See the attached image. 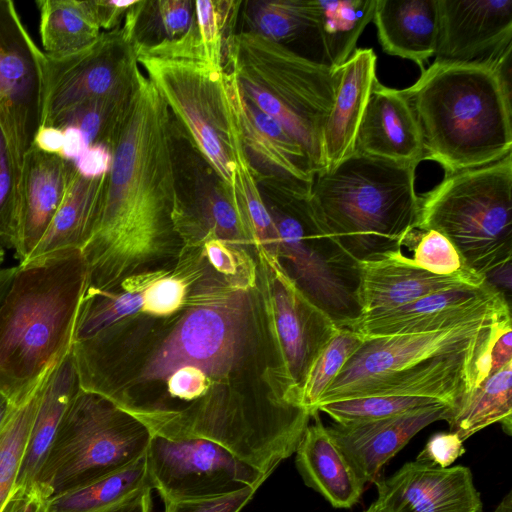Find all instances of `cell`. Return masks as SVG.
<instances>
[{
  "label": "cell",
  "instance_id": "57",
  "mask_svg": "<svg viewBox=\"0 0 512 512\" xmlns=\"http://www.w3.org/2000/svg\"><path fill=\"white\" fill-rule=\"evenodd\" d=\"M494 512H512V493L508 492L498 504Z\"/></svg>",
  "mask_w": 512,
  "mask_h": 512
},
{
  "label": "cell",
  "instance_id": "47",
  "mask_svg": "<svg viewBox=\"0 0 512 512\" xmlns=\"http://www.w3.org/2000/svg\"><path fill=\"white\" fill-rule=\"evenodd\" d=\"M77 172L89 179L106 175L112 165L111 149L101 143L89 145L74 162Z\"/></svg>",
  "mask_w": 512,
  "mask_h": 512
},
{
  "label": "cell",
  "instance_id": "58",
  "mask_svg": "<svg viewBox=\"0 0 512 512\" xmlns=\"http://www.w3.org/2000/svg\"><path fill=\"white\" fill-rule=\"evenodd\" d=\"M364 512H388V510L379 499H376Z\"/></svg>",
  "mask_w": 512,
  "mask_h": 512
},
{
  "label": "cell",
  "instance_id": "45",
  "mask_svg": "<svg viewBox=\"0 0 512 512\" xmlns=\"http://www.w3.org/2000/svg\"><path fill=\"white\" fill-rule=\"evenodd\" d=\"M257 490L250 487L220 497L166 502L164 512H240Z\"/></svg>",
  "mask_w": 512,
  "mask_h": 512
},
{
  "label": "cell",
  "instance_id": "48",
  "mask_svg": "<svg viewBox=\"0 0 512 512\" xmlns=\"http://www.w3.org/2000/svg\"><path fill=\"white\" fill-rule=\"evenodd\" d=\"M136 1L87 0V6L100 29L105 32L119 28Z\"/></svg>",
  "mask_w": 512,
  "mask_h": 512
},
{
  "label": "cell",
  "instance_id": "30",
  "mask_svg": "<svg viewBox=\"0 0 512 512\" xmlns=\"http://www.w3.org/2000/svg\"><path fill=\"white\" fill-rule=\"evenodd\" d=\"M105 180L106 175L85 178L75 168L56 214L28 260L84 247L93 230Z\"/></svg>",
  "mask_w": 512,
  "mask_h": 512
},
{
  "label": "cell",
  "instance_id": "40",
  "mask_svg": "<svg viewBox=\"0 0 512 512\" xmlns=\"http://www.w3.org/2000/svg\"><path fill=\"white\" fill-rule=\"evenodd\" d=\"M440 404L446 403L428 397L370 396L321 404L316 410L327 414L336 423L346 424L392 417Z\"/></svg>",
  "mask_w": 512,
  "mask_h": 512
},
{
  "label": "cell",
  "instance_id": "25",
  "mask_svg": "<svg viewBox=\"0 0 512 512\" xmlns=\"http://www.w3.org/2000/svg\"><path fill=\"white\" fill-rule=\"evenodd\" d=\"M318 411L312 413L295 451V465L306 486L339 509L353 507L362 497L365 483L334 442Z\"/></svg>",
  "mask_w": 512,
  "mask_h": 512
},
{
  "label": "cell",
  "instance_id": "7",
  "mask_svg": "<svg viewBox=\"0 0 512 512\" xmlns=\"http://www.w3.org/2000/svg\"><path fill=\"white\" fill-rule=\"evenodd\" d=\"M416 229L444 235L483 277L512 260V154L445 176L420 196Z\"/></svg>",
  "mask_w": 512,
  "mask_h": 512
},
{
  "label": "cell",
  "instance_id": "36",
  "mask_svg": "<svg viewBox=\"0 0 512 512\" xmlns=\"http://www.w3.org/2000/svg\"><path fill=\"white\" fill-rule=\"evenodd\" d=\"M233 202L242 210L258 254L278 259L279 234L250 168L244 160L234 175Z\"/></svg>",
  "mask_w": 512,
  "mask_h": 512
},
{
  "label": "cell",
  "instance_id": "12",
  "mask_svg": "<svg viewBox=\"0 0 512 512\" xmlns=\"http://www.w3.org/2000/svg\"><path fill=\"white\" fill-rule=\"evenodd\" d=\"M259 258L264 309L275 354L269 394L281 404L299 406L300 388L338 327L299 290L279 259L263 254Z\"/></svg>",
  "mask_w": 512,
  "mask_h": 512
},
{
  "label": "cell",
  "instance_id": "29",
  "mask_svg": "<svg viewBox=\"0 0 512 512\" xmlns=\"http://www.w3.org/2000/svg\"><path fill=\"white\" fill-rule=\"evenodd\" d=\"M79 388V378L70 352L43 385L14 489H29L36 484L62 418Z\"/></svg>",
  "mask_w": 512,
  "mask_h": 512
},
{
  "label": "cell",
  "instance_id": "8",
  "mask_svg": "<svg viewBox=\"0 0 512 512\" xmlns=\"http://www.w3.org/2000/svg\"><path fill=\"white\" fill-rule=\"evenodd\" d=\"M170 113L233 200L234 175L247 159L226 69L137 54Z\"/></svg>",
  "mask_w": 512,
  "mask_h": 512
},
{
  "label": "cell",
  "instance_id": "38",
  "mask_svg": "<svg viewBox=\"0 0 512 512\" xmlns=\"http://www.w3.org/2000/svg\"><path fill=\"white\" fill-rule=\"evenodd\" d=\"M194 1L140 0L134 28L135 46H153L183 36L192 21Z\"/></svg>",
  "mask_w": 512,
  "mask_h": 512
},
{
  "label": "cell",
  "instance_id": "4",
  "mask_svg": "<svg viewBox=\"0 0 512 512\" xmlns=\"http://www.w3.org/2000/svg\"><path fill=\"white\" fill-rule=\"evenodd\" d=\"M403 91L419 123L424 159L445 176L511 153L512 103L487 62L435 60Z\"/></svg>",
  "mask_w": 512,
  "mask_h": 512
},
{
  "label": "cell",
  "instance_id": "35",
  "mask_svg": "<svg viewBox=\"0 0 512 512\" xmlns=\"http://www.w3.org/2000/svg\"><path fill=\"white\" fill-rule=\"evenodd\" d=\"M142 309V293L85 287L79 305L73 343L91 339Z\"/></svg>",
  "mask_w": 512,
  "mask_h": 512
},
{
  "label": "cell",
  "instance_id": "15",
  "mask_svg": "<svg viewBox=\"0 0 512 512\" xmlns=\"http://www.w3.org/2000/svg\"><path fill=\"white\" fill-rule=\"evenodd\" d=\"M45 64L14 2L0 0V127L20 175L41 124Z\"/></svg>",
  "mask_w": 512,
  "mask_h": 512
},
{
  "label": "cell",
  "instance_id": "1",
  "mask_svg": "<svg viewBox=\"0 0 512 512\" xmlns=\"http://www.w3.org/2000/svg\"><path fill=\"white\" fill-rule=\"evenodd\" d=\"M111 151L97 217L81 249L86 287L98 290L116 288L181 242L171 113L141 70Z\"/></svg>",
  "mask_w": 512,
  "mask_h": 512
},
{
  "label": "cell",
  "instance_id": "9",
  "mask_svg": "<svg viewBox=\"0 0 512 512\" xmlns=\"http://www.w3.org/2000/svg\"><path fill=\"white\" fill-rule=\"evenodd\" d=\"M148 428L110 399L81 387L71 400L36 480L50 498L142 458Z\"/></svg>",
  "mask_w": 512,
  "mask_h": 512
},
{
  "label": "cell",
  "instance_id": "56",
  "mask_svg": "<svg viewBox=\"0 0 512 512\" xmlns=\"http://www.w3.org/2000/svg\"><path fill=\"white\" fill-rule=\"evenodd\" d=\"M13 407L15 406H13L8 398L0 392V426L3 424Z\"/></svg>",
  "mask_w": 512,
  "mask_h": 512
},
{
  "label": "cell",
  "instance_id": "3",
  "mask_svg": "<svg viewBox=\"0 0 512 512\" xmlns=\"http://www.w3.org/2000/svg\"><path fill=\"white\" fill-rule=\"evenodd\" d=\"M86 283L79 249L16 266L0 302V392L13 406L26 403L71 352Z\"/></svg>",
  "mask_w": 512,
  "mask_h": 512
},
{
  "label": "cell",
  "instance_id": "46",
  "mask_svg": "<svg viewBox=\"0 0 512 512\" xmlns=\"http://www.w3.org/2000/svg\"><path fill=\"white\" fill-rule=\"evenodd\" d=\"M463 443L456 433H435L429 438L416 460L426 461L441 468L450 467L465 453Z\"/></svg>",
  "mask_w": 512,
  "mask_h": 512
},
{
  "label": "cell",
  "instance_id": "41",
  "mask_svg": "<svg viewBox=\"0 0 512 512\" xmlns=\"http://www.w3.org/2000/svg\"><path fill=\"white\" fill-rule=\"evenodd\" d=\"M201 248V257L227 282L252 289L255 266L245 248L228 243L211 235L199 237L189 246Z\"/></svg>",
  "mask_w": 512,
  "mask_h": 512
},
{
  "label": "cell",
  "instance_id": "24",
  "mask_svg": "<svg viewBox=\"0 0 512 512\" xmlns=\"http://www.w3.org/2000/svg\"><path fill=\"white\" fill-rule=\"evenodd\" d=\"M372 49H355L336 69L333 104L323 128L325 168L330 169L355 152V141L376 75ZM323 169V170H324Z\"/></svg>",
  "mask_w": 512,
  "mask_h": 512
},
{
  "label": "cell",
  "instance_id": "19",
  "mask_svg": "<svg viewBox=\"0 0 512 512\" xmlns=\"http://www.w3.org/2000/svg\"><path fill=\"white\" fill-rule=\"evenodd\" d=\"M435 60L481 62L512 44V0H439Z\"/></svg>",
  "mask_w": 512,
  "mask_h": 512
},
{
  "label": "cell",
  "instance_id": "28",
  "mask_svg": "<svg viewBox=\"0 0 512 512\" xmlns=\"http://www.w3.org/2000/svg\"><path fill=\"white\" fill-rule=\"evenodd\" d=\"M251 32L277 42L304 59L332 68L311 0H255L246 3Z\"/></svg>",
  "mask_w": 512,
  "mask_h": 512
},
{
  "label": "cell",
  "instance_id": "16",
  "mask_svg": "<svg viewBox=\"0 0 512 512\" xmlns=\"http://www.w3.org/2000/svg\"><path fill=\"white\" fill-rule=\"evenodd\" d=\"M243 145L253 176L272 198H307L316 172L301 145L275 119L256 107L226 69Z\"/></svg>",
  "mask_w": 512,
  "mask_h": 512
},
{
  "label": "cell",
  "instance_id": "53",
  "mask_svg": "<svg viewBox=\"0 0 512 512\" xmlns=\"http://www.w3.org/2000/svg\"><path fill=\"white\" fill-rule=\"evenodd\" d=\"M511 260L484 275L485 282L498 290L510 304L512 289Z\"/></svg>",
  "mask_w": 512,
  "mask_h": 512
},
{
  "label": "cell",
  "instance_id": "50",
  "mask_svg": "<svg viewBox=\"0 0 512 512\" xmlns=\"http://www.w3.org/2000/svg\"><path fill=\"white\" fill-rule=\"evenodd\" d=\"M64 144L63 129L54 126L40 125L37 129L32 145L38 150L61 157Z\"/></svg>",
  "mask_w": 512,
  "mask_h": 512
},
{
  "label": "cell",
  "instance_id": "31",
  "mask_svg": "<svg viewBox=\"0 0 512 512\" xmlns=\"http://www.w3.org/2000/svg\"><path fill=\"white\" fill-rule=\"evenodd\" d=\"M449 431L462 441L480 430L500 423L507 435L512 432V362L490 374L445 416Z\"/></svg>",
  "mask_w": 512,
  "mask_h": 512
},
{
  "label": "cell",
  "instance_id": "34",
  "mask_svg": "<svg viewBox=\"0 0 512 512\" xmlns=\"http://www.w3.org/2000/svg\"><path fill=\"white\" fill-rule=\"evenodd\" d=\"M332 68L355 51L365 27L373 19L376 0H311Z\"/></svg>",
  "mask_w": 512,
  "mask_h": 512
},
{
  "label": "cell",
  "instance_id": "27",
  "mask_svg": "<svg viewBox=\"0 0 512 512\" xmlns=\"http://www.w3.org/2000/svg\"><path fill=\"white\" fill-rule=\"evenodd\" d=\"M372 21L384 52L411 60L421 72L435 56L439 29V0H376Z\"/></svg>",
  "mask_w": 512,
  "mask_h": 512
},
{
  "label": "cell",
  "instance_id": "5",
  "mask_svg": "<svg viewBox=\"0 0 512 512\" xmlns=\"http://www.w3.org/2000/svg\"><path fill=\"white\" fill-rule=\"evenodd\" d=\"M417 166L354 152L315 175L311 207L358 262L400 251L417 228Z\"/></svg>",
  "mask_w": 512,
  "mask_h": 512
},
{
  "label": "cell",
  "instance_id": "39",
  "mask_svg": "<svg viewBox=\"0 0 512 512\" xmlns=\"http://www.w3.org/2000/svg\"><path fill=\"white\" fill-rule=\"evenodd\" d=\"M364 338L346 327H338L309 370L298 396V404L312 413L348 359L358 350Z\"/></svg>",
  "mask_w": 512,
  "mask_h": 512
},
{
  "label": "cell",
  "instance_id": "11",
  "mask_svg": "<svg viewBox=\"0 0 512 512\" xmlns=\"http://www.w3.org/2000/svg\"><path fill=\"white\" fill-rule=\"evenodd\" d=\"M310 197L274 200L278 259L299 290L337 327L362 316L360 268L316 217Z\"/></svg>",
  "mask_w": 512,
  "mask_h": 512
},
{
  "label": "cell",
  "instance_id": "44",
  "mask_svg": "<svg viewBox=\"0 0 512 512\" xmlns=\"http://www.w3.org/2000/svg\"><path fill=\"white\" fill-rule=\"evenodd\" d=\"M188 292L189 282L185 277L162 271L143 290L141 311L152 316H169L186 303Z\"/></svg>",
  "mask_w": 512,
  "mask_h": 512
},
{
  "label": "cell",
  "instance_id": "55",
  "mask_svg": "<svg viewBox=\"0 0 512 512\" xmlns=\"http://www.w3.org/2000/svg\"><path fill=\"white\" fill-rule=\"evenodd\" d=\"M15 267L0 268V302L5 295L15 273Z\"/></svg>",
  "mask_w": 512,
  "mask_h": 512
},
{
  "label": "cell",
  "instance_id": "43",
  "mask_svg": "<svg viewBox=\"0 0 512 512\" xmlns=\"http://www.w3.org/2000/svg\"><path fill=\"white\" fill-rule=\"evenodd\" d=\"M411 259L418 267L436 275L470 270L452 243L435 230L424 231L415 245Z\"/></svg>",
  "mask_w": 512,
  "mask_h": 512
},
{
  "label": "cell",
  "instance_id": "23",
  "mask_svg": "<svg viewBox=\"0 0 512 512\" xmlns=\"http://www.w3.org/2000/svg\"><path fill=\"white\" fill-rule=\"evenodd\" d=\"M355 152L395 162L424 160L419 123L403 89L376 80L358 128Z\"/></svg>",
  "mask_w": 512,
  "mask_h": 512
},
{
  "label": "cell",
  "instance_id": "49",
  "mask_svg": "<svg viewBox=\"0 0 512 512\" xmlns=\"http://www.w3.org/2000/svg\"><path fill=\"white\" fill-rule=\"evenodd\" d=\"M0 512H48V498L36 484L29 489H14Z\"/></svg>",
  "mask_w": 512,
  "mask_h": 512
},
{
  "label": "cell",
  "instance_id": "32",
  "mask_svg": "<svg viewBox=\"0 0 512 512\" xmlns=\"http://www.w3.org/2000/svg\"><path fill=\"white\" fill-rule=\"evenodd\" d=\"M151 487L145 455L126 468L48 498V512H111Z\"/></svg>",
  "mask_w": 512,
  "mask_h": 512
},
{
  "label": "cell",
  "instance_id": "54",
  "mask_svg": "<svg viewBox=\"0 0 512 512\" xmlns=\"http://www.w3.org/2000/svg\"><path fill=\"white\" fill-rule=\"evenodd\" d=\"M152 488L148 487L111 512H151Z\"/></svg>",
  "mask_w": 512,
  "mask_h": 512
},
{
  "label": "cell",
  "instance_id": "21",
  "mask_svg": "<svg viewBox=\"0 0 512 512\" xmlns=\"http://www.w3.org/2000/svg\"><path fill=\"white\" fill-rule=\"evenodd\" d=\"M359 268L362 316L395 309L438 291L479 287L485 282L483 276L472 270L451 275L430 273L415 265L401 250L359 262Z\"/></svg>",
  "mask_w": 512,
  "mask_h": 512
},
{
  "label": "cell",
  "instance_id": "33",
  "mask_svg": "<svg viewBox=\"0 0 512 512\" xmlns=\"http://www.w3.org/2000/svg\"><path fill=\"white\" fill-rule=\"evenodd\" d=\"M43 52L61 56L92 44L102 33L86 1L38 0Z\"/></svg>",
  "mask_w": 512,
  "mask_h": 512
},
{
  "label": "cell",
  "instance_id": "20",
  "mask_svg": "<svg viewBox=\"0 0 512 512\" xmlns=\"http://www.w3.org/2000/svg\"><path fill=\"white\" fill-rule=\"evenodd\" d=\"M451 406L440 404L392 417L332 423L327 430L352 468L366 484L375 482L382 468L428 425L444 420Z\"/></svg>",
  "mask_w": 512,
  "mask_h": 512
},
{
  "label": "cell",
  "instance_id": "42",
  "mask_svg": "<svg viewBox=\"0 0 512 512\" xmlns=\"http://www.w3.org/2000/svg\"><path fill=\"white\" fill-rule=\"evenodd\" d=\"M20 176L0 127V245L9 248L15 235Z\"/></svg>",
  "mask_w": 512,
  "mask_h": 512
},
{
  "label": "cell",
  "instance_id": "10",
  "mask_svg": "<svg viewBox=\"0 0 512 512\" xmlns=\"http://www.w3.org/2000/svg\"><path fill=\"white\" fill-rule=\"evenodd\" d=\"M251 289L207 279L188 296L189 307L142 367L137 382L166 380L192 365L223 380L242 357L252 316Z\"/></svg>",
  "mask_w": 512,
  "mask_h": 512
},
{
  "label": "cell",
  "instance_id": "37",
  "mask_svg": "<svg viewBox=\"0 0 512 512\" xmlns=\"http://www.w3.org/2000/svg\"><path fill=\"white\" fill-rule=\"evenodd\" d=\"M43 385L0 426V510L15 488Z\"/></svg>",
  "mask_w": 512,
  "mask_h": 512
},
{
  "label": "cell",
  "instance_id": "14",
  "mask_svg": "<svg viewBox=\"0 0 512 512\" xmlns=\"http://www.w3.org/2000/svg\"><path fill=\"white\" fill-rule=\"evenodd\" d=\"M148 477L163 502L220 497L260 488L266 478L221 444L201 438L152 435L146 454Z\"/></svg>",
  "mask_w": 512,
  "mask_h": 512
},
{
  "label": "cell",
  "instance_id": "6",
  "mask_svg": "<svg viewBox=\"0 0 512 512\" xmlns=\"http://www.w3.org/2000/svg\"><path fill=\"white\" fill-rule=\"evenodd\" d=\"M225 68L242 93L301 145L316 174L322 171L323 128L334 100L336 69L251 31L232 37Z\"/></svg>",
  "mask_w": 512,
  "mask_h": 512
},
{
  "label": "cell",
  "instance_id": "26",
  "mask_svg": "<svg viewBox=\"0 0 512 512\" xmlns=\"http://www.w3.org/2000/svg\"><path fill=\"white\" fill-rule=\"evenodd\" d=\"M242 1H194L192 21L178 39L153 46H136V53L148 57L190 60L225 69L228 49Z\"/></svg>",
  "mask_w": 512,
  "mask_h": 512
},
{
  "label": "cell",
  "instance_id": "13",
  "mask_svg": "<svg viewBox=\"0 0 512 512\" xmlns=\"http://www.w3.org/2000/svg\"><path fill=\"white\" fill-rule=\"evenodd\" d=\"M45 57L40 125L61 129L81 106L134 86L140 70L134 39L123 27L102 32L77 52Z\"/></svg>",
  "mask_w": 512,
  "mask_h": 512
},
{
  "label": "cell",
  "instance_id": "59",
  "mask_svg": "<svg viewBox=\"0 0 512 512\" xmlns=\"http://www.w3.org/2000/svg\"><path fill=\"white\" fill-rule=\"evenodd\" d=\"M3 260H4V251H3L2 246L0 245V266H1L2 262H3Z\"/></svg>",
  "mask_w": 512,
  "mask_h": 512
},
{
  "label": "cell",
  "instance_id": "2",
  "mask_svg": "<svg viewBox=\"0 0 512 512\" xmlns=\"http://www.w3.org/2000/svg\"><path fill=\"white\" fill-rule=\"evenodd\" d=\"M511 324L507 306L437 331L363 337L316 408L370 396L428 397L454 408L489 376L491 347Z\"/></svg>",
  "mask_w": 512,
  "mask_h": 512
},
{
  "label": "cell",
  "instance_id": "52",
  "mask_svg": "<svg viewBox=\"0 0 512 512\" xmlns=\"http://www.w3.org/2000/svg\"><path fill=\"white\" fill-rule=\"evenodd\" d=\"M64 144L61 157L75 162L88 147L83 132L75 126H67L63 129Z\"/></svg>",
  "mask_w": 512,
  "mask_h": 512
},
{
  "label": "cell",
  "instance_id": "17",
  "mask_svg": "<svg viewBox=\"0 0 512 512\" xmlns=\"http://www.w3.org/2000/svg\"><path fill=\"white\" fill-rule=\"evenodd\" d=\"M505 297L487 282L438 291L395 309L365 315L346 328L360 336L384 337L437 331L504 307Z\"/></svg>",
  "mask_w": 512,
  "mask_h": 512
},
{
  "label": "cell",
  "instance_id": "22",
  "mask_svg": "<svg viewBox=\"0 0 512 512\" xmlns=\"http://www.w3.org/2000/svg\"><path fill=\"white\" fill-rule=\"evenodd\" d=\"M75 164L31 145L23 157L12 249L26 262L44 236L66 193Z\"/></svg>",
  "mask_w": 512,
  "mask_h": 512
},
{
  "label": "cell",
  "instance_id": "51",
  "mask_svg": "<svg viewBox=\"0 0 512 512\" xmlns=\"http://www.w3.org/2000/svg\"><path fill=\"white\" fill-rule=\"evenodd\" d=\"M511 336L512 327H509L501 332L495 339L490 350V374L498 372L512 362Z\"/></svg>",
  "mask_w": 512,
  "mask_h": 512
},
{
  "label": "cell",
  "instance_id": "18",
  "mask_svg": "<svg viewBox=\"0 0 512 512\" xmlns=\"http://www.w3.org/2000/svg\"><path fill=\"white\" fill-rule=\"evenodd\" d=\"M388 512H482L473 474L466 466L441 468L422 460L405 463L375 482Z\"/></svg>",
  "mask_w": 512,
  "mask_h": 512
}]
</instances>
